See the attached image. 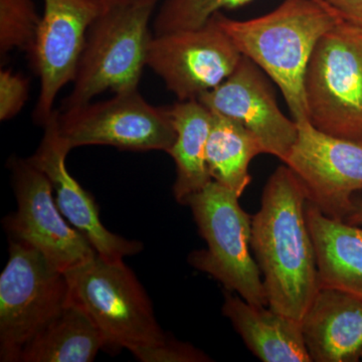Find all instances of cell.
<instances>
[{"instance_id":"cell-6","label":"cell","mask_w":362,"mask_h":362,"mask_svg":"<svg viewBox=\"0 0 362 362\" xmlns=\"http://www.w3.org/2000/svg\"><path fill=\"white\" fill-rule=\"evenodd\" d=\"M309 122L362 144V28L342 21L312 54L304 80Z\"/></svg>"},{"instance_id":"cell-24","label":"cell","mask_w":362,"mask_h":362,"mask_svg":"<svg viewBox=\"0 0 362 362\" xmlns=\"http://www.w3.org/2000/svg\"><path fill=\"white\" fill-rule=\"evenodd\" d=\"M142 362H201L211 361L201 350L187 343L169 339L163 345L149 350L139 358Z\"/></svg>"},{"instance_id":"cell-22","label":"cell","mask_w":362,"mask_h":362,"mask_svg":"<svg viewBox=\"0 0 362 362\" xmlns=\"http://www.w3.org/2000/svg\"><path fill=\"white\" fill-rule=\"evenodd\" d=\"M40 16L33 0H0V52L13 49L33 56Z\"/></svg>"},{"instance_id":"cell-27","label":"cell","mask_w":362,"mask_h":362,"mask_svg":"<svg viewBox=\"0 0 362 362\" xmlns=\"http://www.w3.org/2000/svg\"><path fill=\"white\" fill-rule=\"evenodd\" d=\"M105 4H118V2H134V1H154L157 2L159 0H101Z\"/></svg>"},{"instance_id":"cell-23","label":"cell","mask_w":362,"mask_h":362,"mask_svg":"<svg viewBox=\"0 0 362 362\" xmlns=\"http://www.w3.org/2000/svg\"><path fill=\"white\" fill-rule=\"evenodd\" d=\"M30 93V82L21 74L0 71V119L9 120L20 113Z\"/></svg>"},{"instance_id":"cell-21","label":"cell","mask_w":362,"mask_h":362,"mask_svg":"<svg viewBox=\"0 0 362 362\" xmlns=\"http://www.w3.org/2000/svg\"><path fill=\"white\" fill-rule=\"evenodd\" d=\"M252 0H165L153 21L156 35L206 25L223 9L237 8ZM327 4L323 0H315Z\"/></svg>"},{"instance_id":"cell-5","label":"cell","mask_w":362,"mask_h":362,"mask_svg":"<svg viewBox=\"0 0 362 362\" xmlns=\"http://www.w3.org/2000/svg\"><path fill=\"white\" fill-rule=\"evenodd\" d=\"M240 197L211 180L188 199L199 235L207 249L190 252L188 263L209 274L226 291L238 293L245 301L267 306L268 299L261 271L250 247L252 220L240 206Z\"/></svg>"},{"instance_id":"cell-4","label":"cell","mask_w":362,"mask_h":362,"mask_svg":"<svg viewBox=\"0 0 362 362\" xmlns=\"http://www.w3.org/2000/svg\"><path fill=\"white\" fill-rule=\"evenodd\" d=\"M157 2L106 4L88 30L71 94L62 111L106 92L138 90L151 42L149 23Z\"/></svg>"},{"instance_id":"cell-8","label":"cell","mask_w":362,"mask_h":362,"mask_svg":"<svg viewBox=\"0 0 362 362\" xmlns=\"http://www.w3.org/2000/svg\"><path fill=\"white\" fill-rule=\"evenodd\" d=\"M59 130L71 149L108 145L129 151L168 152L176 139L170 109L149 104L138 90L59 112Z\"/></svg>"},{"instance_id":"cell-12","label":"cell","mask_w":362,"mask_h":362,"mask_svg":"<svg viewBox=\"0 0 362 362\" xmlns=\"http://www.w3.org/2000/svg\"><path fill=\"white\" fill-rule=\"evenodd\" d=\"M106 4L101 0H44L30 62L40 78L35 122L44 125L54 113L59 90L74 82L93 21Z\"/></svg>"},{"instance_id":"cell-2","label":"cell","mask_w":362,"mask_h":362,"mask_svg":"<svg viewBox=\"0 0 362 362\" xmlns=\"http://www.w3.org/2000/svg\"><path fill=\"white\" fill-rule=\"evenodd\" d=\"M211 18L242 56L280 88L293 120H308L305 74L319 40L344 21L339 13L315 0H285L275 11L252 20L233 21L221 13Z\"/></svg>"},{"instance_id":"cell-17","label":"cell","mask_w":362,"mask_h":362,"mask_svg":"<svg viewBox=\"0 0 362 362\" xmlns=\"http://www.w3.org/2000/svg\"><path fill=\"white\" fill-rule=\"evenodd\" d=\"M306 218L320 287L339 290L362 301V226L328 218L308 202Z\"/></svg>"},{"instance_id":"cell-3","label":"cell","mask_w":362,"mask_h":362,"mask_svg":"<svg viewBox=\"0 0 362 362\" xmlns=\"http://www.w3.org/2000/svg\"><path fill=\"white\" fill-rule=\"evenodd\" d=\"M65 275L71 301L101 332L105 351L126 349L139 361L169 339L157 322L148 295L123 261H109L97 254Z\"/></svg>"},{"instance_id":"cell-16","label":"cell","mask_w":362,"mask_h":362,"mask_svg":"<svg viewBox=\"0 0 362 362\" xmlns=\"http://www.w3.org/2000/svg\"><path fill=\"white\" fill-rule=\"evenodd\" d=\"M223 314L252 354L264 362H310L301 322L225 291Z\"/></svg>"},{"instance_id":"cell-9","label":"cell","mask_w":362,"mask_h":362,"mask_svg":"<svg viewBox=\"0 0 362 362\" xmlns=\"http://www.w3.org/2000/svg\"><path fill=\"white\" fill-rule=\"evenodd\" d=\"M8 165L18 202L4 220L11 240L35 247L64 273L96 256L84 235L66 223L47 176L28 158L11 157Z\"/></svg>"},{"instance_id":"cell-19","label":"cell","mask_w":362,"mask_h":362,"mask_svg":"<svg viewBox=\"0 0 362 362\" xmlns=\"http://www.w3.org/2000/svg\"><path fill=\"white\" fill-rule=\"evenodd\" d=\"M105 340L89 315L70 301L25 345L21 362H90Z\"/></svg>"},{"instance_id":"cell-10","label":"cell","mask_w":362,"mask_h":362,"mask_svg":"<svg viewBox=\"0 0 362 362\" xmlns=\"http://www.w3.org/2000/svg\"><path fill=\"white\" fill-rule=\"evenodd\" d=\"M298 137L284 161L306 194L307 201L333 220L344 221L362 190V144L317 129L309 120L297 123Z\"/></svg>"},{"instance_id":"cell-13","label":"cell","mask_w":362,"mask_h":362,"mask_svg":"<svg viewBox=\"0 0 362 362\" xmlns=\"http://www.w3.org/2000/svg\"><path fill=\"white\" fill-rule=\"evenodd\" d=\"M197 100L211 112L244 126L258 138L265 153L283 162L289 156L298 137L297 123L280 110L261 69L247 57H242L230 77Z\"/></svg>"},{"instance_id":"cell-20","label":"cell","mask_w":362,"mask_h":362,"mask_svg":"<svg viewBox=\"0 0 362 362\" xmlns=\"http://www.w3.org/2000/svg\"><path fill=\"white\" fill-rule=\"evenodd\" d=\"M261 153L265 149L256 136L240 123L213 112L206 148L207 169L213 180L240 197L252 180L250 163Z\"/></svg>"},{"instance_id":"cell-14","label":"cell","mask_w":362,"mask_h":362,"mask_svg":"<svg viewBox=\"0 0 362 362\" xmlns=\"http://www.w3.org/2000/svg\"><path fill=\"white\" fill-rule=\"evenodd\" d=\"M59 110H54L42 125L45 132L42 142L28 159L51 181L62 214L84 235L98 255L109 261H123L126 257L139 254L142 243L125 239L105 228L94 197L66 169V159L71 149L59 134Z\"/></svg>"},{"instance_id":"cell-11","label":"cell","mask_w":362,"mask_h":362,"mask_svg":"<svg viewBox=\"0 0 362 362\" xmlns=\"http://www.w3.org/2000/svg\"><path fill=\"white\" fill-rule=\"evenodd\" d=\"M242 54L214 23L152 37L147 66L180 101L197 100L230 77Z\"/></svg>"},{"instance_id":"cell-26","label":"cell","mask_w":362,"mask_h":362,"mask_svg":"<svg viewBox=\"0 0 362 362\" xmlns=\"http://www.w3.org/2000/svg\"><path fill=\"white\" fill-rule=\"evenodd\" d=\"M343 221L350 223V225L362 226V199L361 201L359 199L354 201V206L351 213Z\"/></svg>"},{"instance_id":"cell-18","label":"cell","mask_w":362,"mask_h":362,"mask_svg":"<svg viewBox=\"0 0 362 362\" xmlns=\"http://www.w3.org/2000/svg\"><path fill=\"white\" fill-rule=\"evenodd\" d=\"M169 109L176 131L175 141L168 151L176 165L173 194L185 206L192 195L213 180L206 160L213 112L199 100L180 101Z\"/></svg>"},{"instance_id":"cell-1","label":"cell","mask_w":362,"mask_h":362,"mask_svg":"<svg viewBox=\"0 0 362 362\" xmlns=\"http://www.w3.org/2000/svg\"><path fill=\"white\" fill-rule=\"evenodd\" d=\"M307 202L301 182L285 164L269 178L252 220L251 247L269 308L300 322L320 288Z\"/></svg>"},{"instance_id":"cell-15","label":"cell","mask_w":362,"mask_h":362,"mask_svg":"<svg viewBox=\"0 0 362 362\" xmlns=\"http://www.w3.org/2000/svg\"><path fill=\"white\" fill-rule=\"evenodd\" d=\"M301 327L312 361H362L361 300L320 287L302 318Z\"/></svg>"},{"instance_id":"cell-25","label":"cell","mask_w":362,"mask_h":362,"mask_svg":"<svg viewBox=\"0 0 362 362\" xmlns=\"http://www.w3.org/2000/svg\"><path fill=\"white\" fill-rule=\"evenodd\" d=\"M343 20L362 28V0H323Z\"/></svg>"},{"instance_id":"cell-7","label":"cell","mask_w":362,"mask_h":362,"mask_svg":"<svg viewBox=\"0 0 362 362\" xmlns=\"http://www.w3.org/2000/svg\"><path fill=\"white\" fill-rule=\"evenodd\" d=\"M0 276V361L18 362L21 352L70 301L65 273L35 247L9 240Z\"/></svg>"}]
</instances>
